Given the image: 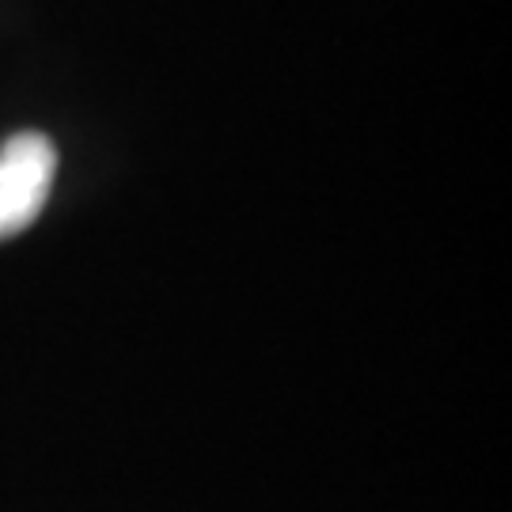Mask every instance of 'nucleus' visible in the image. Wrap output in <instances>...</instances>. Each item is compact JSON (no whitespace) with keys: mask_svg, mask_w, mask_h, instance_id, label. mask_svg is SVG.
Returning a JSON list of instances; mask_svg holds the SVG:
<instances>
[{"mask_svg":"<svg viewBox=\"0 0 512 512\" xmlns=\"http://www.w3.org/2000/svg\"><path fill=\"white\" fill-rule=\"evenodd\" d=\"M57 179V145L46 133L23 129L0 145V239L31 228L50 202Z\"/></svg>","mask_w":512,"mask_h":512,"instance_id":"f257e3e1","label":"nucleus"}]
</instances>
